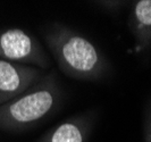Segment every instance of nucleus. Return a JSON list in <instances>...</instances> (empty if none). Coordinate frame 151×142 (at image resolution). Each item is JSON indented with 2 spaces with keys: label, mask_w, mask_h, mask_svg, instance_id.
I'll use <instances>...</instances> for the list:
<instances>
[{
  "label": "nucleus",
  "mask_w": 151,
  "mask_h": 142,
  "mask_svg": "<svg viewBox=\"0 0 151 142\" xmlns=\"http://www.w3.org/2000/svg\"><path fill=\"white\" fill-rule=\"evenodd\" d=\"M52 96L48 91H39L21 98L10 106V115L21 123L41 118L52 106Z\"/></svg>",
  "instance_id": "nucleus-1"
},
{
  "label": "nucleus",
  "mask_w": 151,
  "mask_h": 142,
  "mask_svg": "<svg viewBox=\"0 0 151 142\" xmlns=\"http://www.w3.org/2000/svg\"><path fill=\"white\" fill-rule=\"evenodd\" d=\"M63 55L68 64L75 69L88 72L94 67L98 55L94 47L82 37H72L63 47Z\"/></svg>",
  "instance_id": "nucleus-2"
},
{
  "label": "nucleus",
  "mask_w": 151,
  "mask_h": 142,
  "mask_svg": "<svg viewBox=\"0 0 151 142\" xmlns=\"http://www.w3.org/2000/svg\"><path fill=\"white\" fill-rule=\"evenodd\" d=\"M0 48L10 59H21L29 56L32 50L31 39L21 30H9L0 37Z\"/></svg>",
  "instance_id": "nucleus-3"
},
{
  "label": "nucleus",
  "mask_w": 151,
  "mask_h": 142,
  "mask_svg": "<svg viewBox=\"0 0 151 142\" xmlns=\"http://www.w3.org/2000/svg\"><path fill=\"white\" fill-rule=\"evenodd\" d=\"M21 83L16 68L7 61L0 60V91H15Z\"/></svg>",
  "instance_id": "nucleus-4"
},
{
  "label": "nucleus",
  "mask_w": 151,
  "mask_h": 142,
  "mask_svg": "<svg viewBox=\"0 0 151 142\" xmlns=\"http://www.w3.org/2000/svg\"><path fill=\"white\" fill-rule=\"evenodd\" d=\"M51 142H82V134L74 124H63L53 133Z\"/></svg>",
  "instance_id": "nucleus-5"
},
{
  "label": "nucleus",
  "mask_w": 151,
  "mask_h": 142,
  "mask_svg": "<svg viewBox=\"0 0 151 142\" xmlns=\"http://www.w3.org/2000/svg\"><path fill=\"white\" fill-rule=\"evenodd\" d=\"M136 17L144 25H151V0L140 1L135 8Z\"/></svg>",
  "instance_id": "nucleus-6"
}]
</instances>
